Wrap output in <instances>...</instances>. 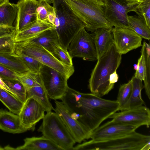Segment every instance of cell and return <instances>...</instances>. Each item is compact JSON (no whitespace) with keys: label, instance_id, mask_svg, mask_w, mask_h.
<instances>
[{"label":"cell","instance_id":"obj_1","mask_svg":"<svg viewBox=\"0 0 150 150\" xmlns=\"http://www.w3.org/2000/svg\"><path fill=\"white\" fill-rule=\"evenodd\" d=\"M122 55L117 51L114 43L97 59L89 80L91 93L100 97L107 94L114 88L109 81L110 75L120 65Z\"/></svg>","mask_w":150,"mask_h":150},{"label":"cell","instance_id":"obj_2","mask_svg":"<svg viewBox=\"0 0 150 150\" xmlns=\"http://www.w3.org/2000/svg\"><path fill=\"white\" fill-rule=\"evenodd\" d=\"M79 101L85 110L84 126L91 133L105 120L120 110L116 100L104 99L92 93H84L74 90Z\"/></svg>","mask_w":150,"mask_h":150},{"label":"cell","instance_id":"obj_3","mask_svg":"<svg viewBox=\"0 0 150 150\" xmlns=\"http://www.w3.org/2000/svg\"><path fill=\"white\" fill-rule=\"evenodd\" d=\"M83 23L87 31L94 33L98 29H112L106 19L104 0H64Z\"/></svg>","mask_w":150,"mask_h":150},{"label":"cell","instance_id":"obj_4","mask_svg":"<svg viewBox=\"0 0 150 150\" xmlns=\"http://www.w3.org/2000/svg\"><path fill=\"white\" fill-rule=\"evenodd\" d=\"M150 136L134 131L109 139L96 141L91 139L74 146L73 150H149Z\"/></svg>","mask_w":150,"mask_h":150},{"label":"cell","instance_id":"obj_5","mask_svg":"<svg viewBox=\"0 0 150 150\" xmlns=\"http://www.w3.org/2000/svg\"><path fill=\"white\" fill-rule=\"evenodd\" d=\"M57 19L54 26L59 44L64 49L68 48L71 40L84 25L64 0H54Z\"/></svg>","mask_w":150,"mask_h":150},{"label":"cell","instance_id":"obj_6","mask_svg":"<svg viewBox=\"0 0 150 150\" xmlns=\"http://www.w3.org/2000/svg\"><path fill=\"white\" fill-rule=\"evenodd\" d=\"M31 57L41 64L51 67L64 75L68 79L74 71L73 65H68L41 45L30 40L15 42V53Z\"/></svg>","mask_w":150,"mask_h":150},{"label":"cell","instance_id":"obj_7","mask_svg":"<svg viewBox=\"0 0 150 150\" xmlns=\"http://www.w3.org/2000/svg\"><path fill=\"white\" fill-rule=\"evenodd\" d=\"M38 129L63 150H73L76 142L59 117L55 112H47Z\"/></svg>","mask_w":150,"mask_h":150},{"label":"cell","instance_id":"obj_8","mask_svg":"<svg viewBox=\"0 0 150 150\" xmlns=\"http://www.w3.org/2000/svg\"><path fill=\"white\" fill-rule=\"evenodd\" d=\"M144 0H104L105 17L112 26L129 29L128 13L135 12Z\"/></svg>","mask_w":150,"mask_h":150},{"label":"cell","instance_id":"obj_9","mask_svg":"<svg viewBox=\"0 0 150 150\" xmlns=\"http://www.w3.org/2000/svg\"><path fill=\"white\" fill-rule=\"evenodd\" d=\"M39 74L49 98L61 100L68 87L66 77L57 70L41 64Z\"/></svg>","mask_w":150,"mask_h":150},{"label":"cell","instance_id":"obj_10","mask_svg":"<svg viewBox=\"0 0 150 150\" xmlns=\"http://www.w3.org/2000/svg\"><path fill=\"white\" fill-rule=\"evenodd\" d=\"M68 51L72 58L79 57L85 60H97L93 37L84 26L82 28L73 38L68 48Z\"/></svg>","mask_w":150,"mask_h":150},{"label":"cell","instance_id":"obj_11","mask_svg":"<svg viewBox=\"0 0 150 150\" xmlns=\"http://www.w3.org/2000/svg\"><path fill=\"white\" fill-rule=\"evenodd\" d=\"M54 111L62 120L76 142L81 143L90 139L91 132L77 120L73 119L62 101L55 100Z\"/></svg>","mask_w":150,"mask_h":150},{"label":"cell","instance_id":"obj_12","mask_svg":"<svg viewBox=\"0 0 150 150\" xmlns=\"http://www.w3.org/2000/svg\"><path fill=\"white\" fill-rule=\"evenodd\" d=\"M115 121L134 126L137 128L150 125V110L143 105L115 112L110 116Z\"/></svg>","mask_w":150,"mask_h":150},{"label":"cell","instance_id":"obj_13","mask_svg":"<svg viewBox=\"0 0 150 150\" xmlns=\"http://www.w3.org/2000/svg\"><path fill=\"white\" fill-rule=\"evenodd\" d=\"M45 112L42 105L33 97L27 98L18 114L26 131L35 130L36 124L44 118Z\"/></svg>","mask_w":150,"mask_h":150},{"label":"cell","instance_id":"obj_14","mask_svg":"<svg viewBox=\"0 0 150 150\" xmlns=\"http://www.w3.org/2000/svg\"><path fill=\"white\" fill-rule=\"evenodd\" d=\"M137 128L134 126L112 119L93 131L91 134L90 139L96 141L109 139L129 134Z\"/></svg>","mask_w":150,"mask_h":150},{"label":"cell","instance_id":"obj_15","mask_svg":"<svg viewBox=\"0 0 150 150\" xmlns=\"http://www.w3.org/2000/svg\"><path fill=\"white\" fill-rule=\"evenodd\" d=\"M114 43L117 52L122 55L142 46V38L132 30L113 28Z\"/></svg>","mask_w":150,"mask_h":150},{"label":"cell","instance_id":"obj_16","mask_svg":"<svg viewBox=\"0 0 150 150\" xmlns=\"http://www.w3.org/2000/svg\"><path fill=\"white\" fill-rule=\"evenodd\" d=\"M38 0H19L15 21L16 33L31 25L37 21V8Z\"/></svg>","mask_w":150,"mask_h":150},{"label":"cell","instance_id":"obj_17","mask_svg":"<svg viewBox=\"0 0 150 150\" xmlns=\"http://www.w3.org/2000/svg\"><path fill=\"white\" fill-rule=\"evenodd\" d=\"M112 29L101 28L92 34L95 47L97 59L106 52L114 43Z\"/></svg>","mask_w":150,"mask_h":150},{"label":"cell","instance_id":"obj_18","mask_svg":"<svg viewBox=\"0 0 150 150\" xmlns=\"http://www.w3.org/2000/svg\"><path fill=\"white\" fill-rule=\"evenodd\" d=\"M0 129L14 134L26 132L18 115L3 109L0 110Z\"/></svg>","mask_w":150,"mask_h":150},{"label":"cell","instance_id":"obj_19","mask_svg":"<svg viewBox=\"0 0 150 150\" xmlns=\"http://www.w3.org/2000/svg\"><path fill=\"white\" fill-rule=\"evenodd\" d=\"M24 144L14 150H63L51 140L42 135L40 137L26 138Z\"/></svg>","mask_w":150,"mask_h":150},{"label":"cell","instance_id":"obj_20","mask_svg":"<svg viewBox=\"0 0 150 150\" xmlns=\"http://www.w3.org/2000/svg\"><path fill=\"white\" fill-rule=\"evenodd\" d=\"M54 28L55 27L50 23L37 20L31 25L16 33L14 42H19L32 39L45 30Z\"/></svg>","mask_w":150,"mask_h":150},{"label":"cell","instance_id":"obj_21","mask_svg":"<svg viewBox=\"0 0 150 150\" xmlns=\"http://www.w3.org/2000/svg\"><path fill=\"white\" fill-rule=\"evenodd\" d=\"M26 93L27 98L33 97L42 105L47 113L54 110L42 82L26 90Z\"/></svg>","mask_w":150,"mask_h":150},{"label":"cell","instance_id":"obj_22","mask_svg":"<svg viewBox=\"0 0 150 150\" xmlns=\"http://www.w3.org/2000/svg\"><path fill=\"white\" fill-rule=\"evenodd\" d=\"M131 79L132 87L130 97L127 103L120 110H128L145 105L141 96V91L144 88L142 81L134 76Z\"/></svg>","mask_w":150,"mask_h":150},{"label":"cell","instance_id":"obj_23","mask_svg":"<svg viewBox=\"0 0 150 150\" xmlns=\"http://www.w3.org/2000/svg\"><path fill=\"white\" fill-rule=\"evenodd\" d=\"M0 63L18 75L30 71L23 62L15 54L0 53Z\"/></svg>","mask_w":150,"mask_h":150},{"label":"cell","instance_id":"obj_24","mask_svg":"<svg viewBox=\"0 0 150 150\" xmlns=\"http://www.w3.org/2000/svg\"><path fill=\"white\" fill-rule=\"evenodd\" d=\"M18 11L16 4L11 3L9 1L0 5V26L14 27Z\"/></svg>","mask_w":150,"mask_h":150},{"label":"cell","instance_id":"obj_25","mask_svg":"<svg viewBox=\"0 0 150 150\" xmlns=\"http://www.w3.org/2000/svg\"><path fill=\"white\" fill-rule=\"evenodd\" d=\"M29 40L41 45L53 54L54 45L59 43L55 28L45 30Z\"/></svg>","mask_w":150,"mask_h":150},{"label":"cell","instance_id":"obj_26","mask_svg":"<svg viewBox=\"0 0 150 150\" xmlns=\"http://www.w3.org/2000/svg\"><path fill=\"white\" fill-rule=\"evenodd\" d=\"M129 29L133 30L142 38L149 40L150 28L144 18L138 15H128Z\"/></svg>","mask_w":150,"mask_h":150},{"label":"cell","instance_id":"obj_27","mask_svg":"<svg viewBox=\"0 0 150 150\" xmlns=\"http://www.w3.org/2000/svg\"><path fill=\"white\" fill-rule=\"evenodd\" d=\"M0 101L11 112L17 115L24 104L17 97L0 87Z\"/></svg>","mask_w":150,"mask_h":150},{"label":"cell","instance_id":"obj_28","mask_svg":"<svg viewBox=\"0 0 150 150\" xmlns=\"http://www.w3.org/2000/svg\"><path fill=\"white\" fill-rule=\"evenodd\" d=\"M142 49L144 53L146 67V76L143 81L146 93L150 99V46L145 42H143Z\"/></svg>","mask_w":150,"mask_h":150},{"label":"cell","instance_id":"obj_29","mask_svg":"<svg viewBox=\"0 0 150 150\" xmlns=\"http://www.w3.org/2000/svg\"><path fill=\"white\" fill-rule=\"evenodd\" d=\"M18 75L19 81L26 90L41 83L39 72L30 71L24 74Z\"/></svg>","mask_w":150,"mask_h":150},{"label":"cell","instance_id":"obj_30","mask_svg":"<svg viewBox=\"0 0 150 150\" xmlns=\"http://www.w3.org/2000/svg\"><path fill=\"white\" fill-rule=\"evenodd\" d=\"M16 32L0 37V53L15 54L14 38Z\"/></svg>","mask_w":150,"mask_h":150},{"label":"cell","instance_id":"obj_31","mask_svg":"<svg viewBox=\"0 0 150 150\" xmlns=\"http://www.w3.org/2000/svg\"><path fill=\"white\" fill-rule=\"evenodd\" d=\"M132 79L127 83L120 85L116 100L119 105L120 109L127 103L129 99L132 92Z\"/></svg>","mask_w":150,"mask_h":150},{"label":"cell","instance_id":"obj_32","mask_svg":"<svg viewBox=\"0 0 150 150\" xmlns=\"http://www.w3.org/2000/svg\"><path fill=\"white\" fill-rule=\"evenodd\" d=\"M55 12V8L50 5L49 3L45 1H38L37 8V20L48 22V16Z\"/></svg>","mask_w":150,"mask_h":150},{"label":"cell","instance_id":"obj_33","mask_svg":"<svg viewBox=\"0 0 150 150\" xmlns=\"http://www.w3.org/2000/svg\"><path fill=\"white\" fill-rule=\"evenodd\" d=\"M6 85L18 94L19 99L23 103L27 99L26 89L19 81L15 80L3 79Z\"/></svg>","mask_w":150,"mask_h":150},{"label":"cell","instance_id":"obj_34","mask_svg":"<svg viewBox=\"0 0 150 150\" xmlns=\"http://www.w3.org/2000/svg\"><path fill=\"white\" fill-rule=\"evenodd\" d=\"M134 12L144 18L147 25L150 28V0H144Z\"/></svg>","mask_w":150,"mask_h":150},{"label":"cell","instance_id":"obj_35","mask_svg":"<svg viewBox=\"0 0 150 150\" xmlns=\"http://www.w3.org/2000/svg\"><path fill=\"white\" fill-rule=\"evenodd\" d=\"M54 54L65 64L70 66L73 65L72 58L68 50L64 49L59 43L55 45L53 47Z\"/></svg>","mask_w":150,"mask_h":150},{"label":"cell","instance_id":"obj_36","mask_svg":"<svg viewBox=\"0 0 150 150\" xmlns=\"http://www.w3.org/2000/svg\"><path fill=\"white\" fill-rule=\"evenodd\" d=\"M30 71L38 72L41 64L35 59L26 55L15 53Z\"/></svg>","mask_w":150,"mask_h":150},{"label":"cell","instance_id":"obj_37","mask_svg":"<svg viewBox=\"0 0 150 150\" xmlns=\"http://www.w3.org/2000/svg\"><path fill=\"white\" fill-rule=\"evenodd\" d=\"M141 54L137 64V69L134 76L140 80L144 81L146 76V67L144 55L143 50H141Z\"/></svg>","mask_w":150,"mask_h":150},{"label":"cell","instance_id":"obj_38","mask_svg":"<svg viewBox=\"0 0 150 150\" xmlns=\"http://www.w3.org/2000/svg\"><path fill=\"white\" fill-rule=\"evenodd\" d=\"M0 77L2 79L19 81L18 75L15 72L0 63Z\"/></svg>","mask_w":150,"mask_h":150},{"label":"cell","instance_id":"obj_39","mask_svg":"<svg viewBox=\"0 0 150 150\" xmlns=\"http://www.w3.org/2000/svg\"><path fill=\"white\" fill-rule=\"evenodd\" d=\"M16 32L15 27L0 26V37Z\"/></svg>","mask_w":150,"mask_h":150},{"label":"cell","instance_id":"obj_40","mask_svg":"<svg viewBox=\"0 0 150 150\" xmlns=\"http://www.w3.org/2000/svg\"><path fill=\"white\" fill-rule=\"evenodd\" d=\"M0 87L13 94L19 99L18 95L17 93L13 90L9 88L4 83L3 80L0 77Z\"/></svg>","mask_w":150,"mask_h":150},{"label":"cell","instance_id":"obj_41","mask_svg":"<svg viewBox=\"0 0 150 150\" xmlns=\"http://www.w3.org/2000/svg\"><path fill=\"white\" fill-rule=\"evenodd\" d=\"M118 79V76L117 73L116 71L111 74L109 77V81L110 83L113 85H114Z\"/></svg>","mask_w":150,"mask_h":150},{"label":"cell","instance_id":"obj_42","mask_svg":"<svg viewBox=\"0 0 150 150\" xmlns=\"http://www.w3.org/2000/svg\"><path fill=\"white\" fill-rule=\"evenodd\" d=\"M39 1H45L47 2L50 4H52L54 0H38Z\"/></svg>","mask_w":150,"mask_h":150},{"label":"cell","instance_id":"obj_43","mask_svg":"<svg viewBox=\"0 0 150 150\" xmlns=\"http://www.w3.org/2000/svg\"><path fill=\"white\" fill-rule=\"evenodd\" d=\"M8 1H9V0H0V5Z\"/></svg>","mask_w":150,"mask_h":150},{"label":"cell","instance_id":"obj_44","mask_svg":"<svg viewBox=\"0 0 150 150\" xmlns=\"http://www.w3.org/2000/svg\"><path fill=\"white\" fill-rule=\"evenodd\" d=\"M134 69L136 71L137 69V64H134Z\"/></svg>","mask_w":150,"mask_h":150},{"label":"cell","instance_id":"obj_45","mask_svg":"<svg viewBox=\"0 0 150 150\" xmlns=\"http://www.w3.org/2000/svg\"><path fill=\"white\" fill-rule=\"evenodd\" d=\"M4 150V149L0 146V150Z\"/></svg>","mask_w":150,"mask_h":150},{"label":"cell","instance_id":"obj_46","mask_svg":"<svg viewBox=\"0 0 150 150\" xmlns=\"http://www.w3.org/2000/svg\"></svg>","mask_w":150,"mask_h":150}]
</instances>
